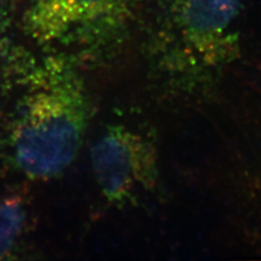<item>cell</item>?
<instances>
[{"label": "cell", "mask_w": 261, "mask_h": 261, "mask_svg": "<svg viewBox=\"0 0 261 261\" xmlns=\"http://www.w3.org/2000/svg\"><path fill=\"white\" fill-rule=\"evenodd\" d=\"M241 0H165L155 20V44L170 61L214 65L233 56L232 31Z\"/></svg>", "instance_id": "cell-3"}, {"label": "cell", "mask_w": 261, "mask_h": 261, "mask_svg": "<svg viewBox=\"0 0 261 261\" xmlns=\"http://www.w3.org/2000/svg\"><path fill=\"white\" fill-rule=\"evenodd\" d=\"M28 93L19 103L10 134L16 167L31 179L63 172L81 147L89 103L72 57L50 53L29 59Z\"/></svg>", "instance_id": "cell-1"}, {"label": "cell", "mask_w": 261, "mask_h": 261, "mask_svg": "<svg viewBox=\"0 0 261 261\" xmlns=\"http://www.w3.org/2000/svg\"><path fill=\"white\" fill-rule=\"evenodd\" d=\"M25 223V208L18 196L0 201V259L14 248Z\"/></svg>", "instance_id": "cell-5"}, {"label": "cell", "mask_w": 261, "mask_h": 261, "mask_svg": "<svg viewBox=\"0 0 261 261\" xmlns=\"http://www.w3.org/2000/svg\"><path fill=\"white\" fill-rule=\"evenodd\" d=\"M13 17V1L0 0V56L8 41Z\"/></svg>", "instance_id": "cell-6"}, {"label": "cell", "mask_w": 261, "mask_h": 261, "mask_svg": "<svg viewBox=\"0 0 261 261\" xmlns=\"http://www.w3.org/2000/svg\"><path fill=\"white\" fill-rule=\"evenodd\" d=\"M91 163L95 178L109 200H125L138 187L156 178L153 151L141 136L123 126L111 127L94 143Z\"/></svg>", "instance_id": "cell-4"}, {"label": "cell", "mask_w": 261, "mask_h": 261, "mask_svg": "<svg viewBox=\"0 0 261 261\" xmlns=\"http://www.w3.org/2000/svg\"><path fill=\"white\" fill-rule=\"evenodd\" d=\"M139 0H27L22 27L42 47L95 56L121 42Z\"/></svg>", "instance_id": "cell-2"}]
</instances>
